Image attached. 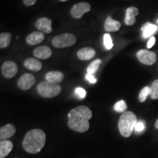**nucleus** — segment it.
Instances as JSON below:
<instances>
[{"label": "nucleus", "instance_id": "7ed1b4c3", "mask_svg": "<svg viewBox=\"0 0 158 158\" xmlns=\"http://www.w3.org/2000/svg\"><path fill=\"white\" fill-rule=\"evenodd\" d=\"M138 120L136 115L132 111H125L120 116L118 127L119 133L124 138H128L135 130Z\"/></svg>", "mask_w": 158, "mask_h": 158}, {"label": "nucleus", "instance_id": "1a4fd4ad", "mask_svg": "<svg viewBox=\"0 0 158 158\" xmlns=\"http://www.w3.org/2000/svg\"><path fill=\"white\" fill-rule=\"evenodd\" d=\"M1 71L2 74L6 78H13L18 72L17 64L12 61H7L2 65Z\"/></svg>", "mask_w": 158, "mask_h": 158}, {"label": "nucleus", "instance_id": "dca6fc26", "mask_svg": "<svg viewBox=\"0 0 158 158\" xmlns=\"http://www.w3.org/2000/svg\"><path fill=\"white\" fill-rule=\"evenodd\" d=\"M64 78V73L60 71H50L45 76V81L58 84L62 81Z\"/></svg>", "mask_w": 158, "mask_h": 158}, {"label": "nucleus", "instance_id": "5701e85b", "mask_svg": "<svg viewBox=\"0 0 158 158\" xmlns=\"http://www.w3.org/2000/svg\"><path fill=\"white\" fill-rule=\"evenodd\" d=\"M150 98L152 100L158 99V79L155 80L150 86Z\"/></svg>", "mask_w": 158, "mask_h": 158}, {"label": "nucleus", "instance_id": "0eeeda50", "mask_svg": "<svg viewBox=\"0 0 158 158\" xmlns=\"http://www.w3.org/2000/svg\"><path fill=\"white\" fill-rule=\"evenodd\" d=\"M136 56L142 64L146 65H152L157 61V55L151 51L140 50L137 52Z\"/></svg>", "mask_w": 158, "mask_h": 158}, {"label": "nucleus", "instance_id": "4468645a", "mask_svg": "<svg viewBox=\"0 0 158 158\" xmlns=\"http://www.w3.org/2000/svg\"><path fill=\"white\" fill-rule=\"evenodd\" d=\"M96 51L94 48H90V47H85L77 52V56L79 59L83 61H88L90 60L95 56Z\"/></svg>", "mask_w": 158, "mask_h": 158}, {"label": "nucleus", "instance_id": "f3484780", "mask_svg": "<svg viewBox=\"0 0 158 158\" xmlns=\"http://www.w3.org/2000/svg\"><path fill=\"white\" fill-rule=\"evenodd\" d=\"M121 26L122 24L119 21H116L110 16H108L105 22L104 29L108 32H114V31H117L120 29Z\"/></svg>", "mask_w": 158, "mask_h": 158}, {"label": "nucleus", "instance_id": "c85d7f7f", "mask_svg": "<svg viewBox=\"0 0 158 158\" xmlns=\"http://www.w3.org/2000/svg\"><path fill=\"white\" fill-rule=\"evenodd\" d=\"M86 79L89 82L91 83V84H95V83L97 82V79L94 76V75L87 73L86 75Z\"/></svg>", "mask_w": 158, "mask_h": 158}, {"label": "nucleus", "instance_id": "423d86ee", "mask_svg": "<svg viewBox=\"0 0 158 158\" xmlns=\"http://www.w3.org/2000/svg\"><path fill=\"white\" fill-rule=\"evenodd\" d=\"M91 10V5L86 2H78L73 5L71 8L70 14L73 18L76 19H81L85 13H88Z\"/></svg>", "mask_w": 158, "mask_h": 158}, {"label": "nucleus", "instance_id": "b1692460", "mask_svg": "<svg viewBox=\"0 0 158 158\" xmlns=\"http://www.w3.org/2000/svg\"><path fill=\"white\" fill-rule=\"evenodd\" d=\"M127 108V106L126 102L123 100H119L114 105V109L118 113H124Z\"/></svg>", "mask_w": 158, "mask_h": 158}, {"label": "nucleus", "instance_id": "f257e3e1", "mask_svg": "<svg viewBox=\"0 0 158 158\" xmlns=\"http://www.w3.org/2000/svg\"><path fill=\"white\" fill-rule=\"evenodd\" d=\"M92 112L87 106H80L73 108L68 115V127L78 133H85L89 129V119Z\"/></svg>", "mask_w": 158, "mask_h": 158}, {"label": "nucleus", "instance_id": "9d476101", "mask_svg": "<svg viewBox=\"0 0 158 158\" xmlns=\"http://www.w3.org/2000/svg\"><path fill=\"white\" fill-rule=\"evenodd\" d=\"M35 27L45 34L52 32V21L46 17L40 18L35 22Z\"/></svg>", "mask_w": 158, "mask_h": 158}, {"label": "nucleus", "instance_id": "412c9836", "mask_svg": "<svg viewBox=\"0 0 158 158\" xmlns=\"http://www.w3.org/2000/svg\"><path fill=\"white\" fill-rule=\"evenodd\" d=\"M12 35L10 32H2L0 34V48L2 49L9 46L11 41Z\"/></svg>", "mask_w": 158, "mask_h": 158}, {"label": "nucleus", "instance_id": "4be33fe9", "mask_svg": "<svg viewBox=\"0 0 158 158\" xmlns=\"http://www.w3.org/2000/svg\"><path fill=\"white\" fill-rule=\"evenodd\" d=\"M100 63H101V60L100 59H96V60L93 61L92 62H91L89 65L88 66L87 69H86V72L88 74H92L94 75L98 72L100 68Z\"/></svg>", "mask_w": 158, "mask_h": 158}, {"label": "nucleus", "instance_id": "cd10ccee", "mask_svg": "<svg viewBox=\"0 0 158 158\" xmlns=\"http://www.w3.org/2000/svg\"><path fill=\"white\" fill-rule=\"evenodd\" d=\"M144 130H145V123H144V122L138 121L135 125V131L136 133H141Z\"/></svg>", "mask_w": 158, "mask_h": 158}, {"label": "nucleus", "instance_id": "72a5a7b5", "mask_svg": "<svg viewBox=\"0 0 158 158\" xmlns=\"http://www.w3.org/2000/svg\"><path fill=\"white\" fill-rule=\"evenodd\" d=\"M157 23H158V20H157Z\"/></svg>", "mask_w": 158, "mask_h": 158}, {"label": "nucleus", "instance_id": "c756f323", "mask_svg": "<svg viewBox=\"0 0 158 158\" xmlns=\"http://www.w3.org/2000/svg\"><path fill=\"white\" fill-rule=\"evenodd\" d=\"M37 0H23V2L24 5L27 6V7H30V6L34 5Z\"/></svg>", "mask_w": 158, "mask_h": 158}, {"label": "nucleus", "instance_id": "aec40b11", "mask_svg": "<svg viewBox=\"0 0 158 158\" xmlns=\"http://www.w3.org/2000/svg\"><path fill=\"white\" fill-rule=\"evenodd\" d=\"M141 30L143 31V36L145 38H147V37H151L153 34H155L156 31L158 30V27L156 25L147 22L143 25Z\"/></svg>", "mask_w": 158, "mask_h": 158}, {"label": "nucleus", "instance_id": "6e6552de", "mask_svg": "<svg viewBox=\"0 0 158 158\" xmlns=\"http://www.w3.org/2000/svg\"><path fill=\"white\" fill-rule=\"evenodd\" d=\"M36 79L31 73H24L18 80L17 85L19 89L22 90H29L35 84Z\"/></svg>", "mask_w": 158, "mask_h": 158}, {"label": "nucleus", "instance_id": "393cba45", "mask_svg": "<svg viewBox=\"0 0 158 158\" xmlns=\"http://www.w3.org/2000/svg\"><path fill=\"white\" fill-rule=\"evenodd\" d=\"M148 95H150V87H149V86H145L140 92L139 95H138V100H139V101L141 102H143L147 100Z\"/></svg>", "mask_w": 158, "mask_h": 158}, {"label": "nucleus", "instance_id": "2eb2a0df", "mask_svg": "<svg viewBox=\"0 0 158 158\" xmlns=\"http://www.w3.org/2000/svg\"><path fill=\"white\" fill-rule=\"evenodd\" d=\"M139 11L138 9L135 7H130L126 10V15L125 19H124V22L125 24L127 26H133L135 24L136 19L135 16L138 15Z\"/></svg>", "mask_w": 158, "mask_h": 158}, {"label": "nucleus", "instance_id": "f03ea898", "mask_svg": "<svg viewBox=\"0 0 158 158\" xmlns=\"http://www.w3.org/2000/svg\"><path fill=\"white\" fill-rule=\"evenodd\" d=\"M46 140L45 132L40 129H33L26 134L22 146L27 152L30 154L39 153L44 147Z\"/></svg>", "mask_w": 158, "mask_h": 158}, {"label": "nucleus", "instance_id": "bb28decb", "mask_svg": "<svg viewBox=\"0 0 158 158\" xmlns=\"http://www.w3.org/2000/svg\"><path fill=\"white\" fill-rule=\"evenodd\" d=\"M75 94H76L77 97L81 99H84L86 95V92L84 89L81 87H77L75 89Z\"/></svg>", "mask_w": 158, "mask_h": 158}, {"label": "nucleus", "instance_id": "9b49d317", "mask_svg": "<svg viewBox=\"0 0 158 158\" xmlns=\"http://www.w3.org/2000/svg\"><path fill=\"white\" fill-rule=\"evenodd\" d=\"M44 33L40 31H37L30 33L26 38V42L27 44L30 45H35L42 43L44 40Z\"/></svg>", "mask_w": 158, "mask_h": 158}, {"label": "nucleus", "instance_id": "ddd939ff", "mask_svg": "<svg viewBox=\"0 0 158 158\" xmlns=\"http://www.w3.org/2000/svg\"><path fill=\"white\" fill-rule=\"evenodd\" d=\"M33 54L37 59H47L50 58L52 55V51L49 47L46 45L37 47L33 51Z\"/></svg>", "mask_w": 158, "mask_h": 158}, {"label": "nucleus", "instance_id": "a878e982", "mask_svg": "<svg viewBox=\"0 0 158 158\" xmlns=\"http://www.w3.org/2000/svg\"><path fill=\"white\" fill-rule=\"evenodd\" d=\"M103 43H104L105 47H106V48L107 49V50H110V49L113 48L114 44H113V42H112L111 37H110V35L109 34H108V33H106V34L104 35Z\"/></svg>", "mask_w": 158, "mask_h": 158}, {"label": "nucleus", "instance_id": "473e14b6", "mask_svg": "<svg viewBox=\"0 0 158 158\" xmlns=\"http://www.w3.org/2000/svg\"><path fill=\"white\" fill-rule=\"evenodd\" d=\"M60 1H62V2H66V1H68V0H60Z\"/></svg>", "mask_w": 158, "mask_h": 158}, {"label": "nucleus", "instance_id": "20e7f679", "mask_svg": "<svg viewBox=\"0 0 158 158\" xmlns=\"http://www.w3.org/2000/svg\"><path fill=\"white\" fill-rule=\"evenodd\" d=\"M37 89L40 95L44 98H53L58 96L62 92V87L60 85L47 81L40 83Z\"/></svg>", "mask_w": 158, "mask_h": 158}, {"label": "nucleus", "instance_id": "f8f14e48", "mask_svg": "<svg viewBox=\"0 0 158 158\" xmlns=\"http://www.w3.org/2000/svg\"><path fill=\"white\" fill-rule=\"evenodd\" d=\"M16 132V128L13 124H7L0 128V139L7 140L13 137Z\"/></svg>", "mask_w": 158, "mask_h": 158}, {"label": "nucleus", "instance_id": "7c9ffc66", "mask_svg": "<svg viewBox=\"0 0 158 158\" xmlns=\"http://www.w3.org/2000/svg\"><path fill=\"white\" fill-rule=\"evenodd\" d=\"M155 37H151L150 39L149 40L147 43V48H151L152 47L155 45Z\"/></svg>", "mask_w": 158, "mask_h": 158}, {"label": "nucleus", "instance_id": "39448f33", "mask_svg": "<svg viewBox=\"0 0 158 158\" xmlns=\"http://www.w3.org/2000/svg\"><path fill=\"white\" fill-rule=\"evenodd\" d=\"M77 39L74 35L71 33H63L54 37L52 40V45L55 48H64L75 45Z\"/></svg>", "mask_w": 158, "mask_h": 158}, {"label": "nucleus", "instance_id": "a211bd4d", "mask_svg": "<svg viewBox=\"0 0 158 158\" xmlns=\"http://www.w3.org/2000/svg\"><path fill=\"white\" fill-rule=\"evenodd\" d=\"M13 148V142L9 140L0 141V158H5L10 153Z\"/></svg>", "mask_w": 158, "mask_h": 158}, {"label": "nucleus", "instance_id": "6ab92c4d", "mask_svg": "<svg viewBox=\"0 0 158 158\" xmlns=\"http://www.w3.org/2000/svg\"><path fill=\"white\" fill-rule=\"evenodd\" d=\"M24 67L28 70H30L34 72L40 71L42 68V63H41L38 59L34 58H28L24 61Z\"/></svg>", "mask_w": 158, "mask_h": 158}, {"label": "nucleus", "instance_id": "2f4dec72", "mask_svg": "<svg viewBox=\"0 0 158 158\" xmlns=\"http://www.w3.org/2000/svg\"><path fill=\"white\" fill-rule=\"evenodd\" d=\"M155 127L157 128V129L158 130V119H157V121H156V122H155Z\"/></svg>", "mask_w": 158, "mask_h": 158}]
</instances>
